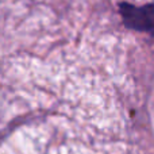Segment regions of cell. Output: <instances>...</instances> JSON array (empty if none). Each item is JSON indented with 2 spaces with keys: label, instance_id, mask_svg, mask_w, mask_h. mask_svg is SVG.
Segmentation results:
<instances>
[{
  "label": "cell",
  "instance_id": "cell-1",
  "mask_svg": "<svg viewBox=\"0 0 154 154\" xmlns=\"http://www.w3.org/2000/svg\"><path fill=\"white\" fill-rule=\"evenodd\" d=\"M122 22L128 30L146 32L154 37V3L135 5L128 2L119 3Z\"/></svg>",
  "mask_w": 154,
  "mask_h": 154
}]
</instances>
